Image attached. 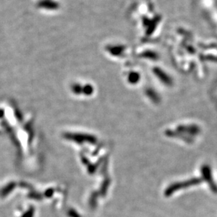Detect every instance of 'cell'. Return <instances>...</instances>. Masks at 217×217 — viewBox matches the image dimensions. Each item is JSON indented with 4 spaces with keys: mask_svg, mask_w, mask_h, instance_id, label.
Segmentation results:
<instances>
[{
    "mask_svg": "<svg viewBox=\"0 0 217 217\" xmlns=\"http://www.w3.org/2000/svg\"><path fill=\"white\" fill-rule=\"evenodd\" d=\"M195 7L208 30L217 37V0H195Z\"/></svg>",
    "mask_w": 217,
    "mask_h": 217,
    "instance_id": "1",
    "label": "cell"
}]
</instances>
